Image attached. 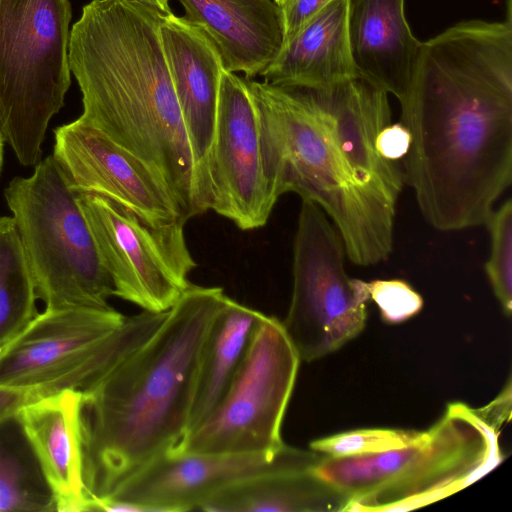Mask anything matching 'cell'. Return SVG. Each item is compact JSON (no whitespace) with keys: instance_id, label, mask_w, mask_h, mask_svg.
I'll list each match as a JSON object with an SVG mask.
<instances>
[{"instance_id":"obj_1","label":"cell","mask_w":512,"mask_h":512,"mask_svg":"<svg viewBox=\"0 0 512 512\" xmlns=\"http://www.w3.org/2000/svg\"><path fill=\"white\" fill-rule=\"evenodd\" d=\"M400 122L404 180L426 222L485 225L512 182V22L468 20L422 42Z\"/></svg>"},{"instance_id":"obj_2","label":"cell","mask_w":512,"mask_h":512,"mask_svg":"<svg viewBox=\"0 0 512 512\" xmlns=\"http://www.w3.org/2000/svg\"><path fill=\"white\" fill-rule=\"evenodd\" d=\"M164 17L131 0H92L69 39L81 119L152 167L183 219L209 210L162 47Z\"/></svg>"},{"instance_id":"obj_3","label":"cell","mask_w":512,"mask_h":512,"mask_svg":"<svg viewBox=\"0 0 512 512\" xmlns=\"http://www.w3.org/2000/svg\"><path fill=\"white\" fill-rule=\"evenodd\" d=\"M226 296L191 284L146 343L80 390L91 499L108 496L186 434L203 347Z\"/></svg>"},{"instance_id":"obj_4","label":"cell","mask_w":512,"mask_h":512,"mask_svg":"<svg viewBox=\"0 0 512 512\" xmlns=\"http://www.w3.org/2000/svg\"><path fill=\"white\" fill-rule=\"evenodd\" d=\"M245 81L258 115L266 173L277 196L294 192L319 205L352 263L371 266L387 260L396 207L356 182L308 91Z\"/></svg>"},{"instance_id":"obj_5","label":"cell","mask_w":512,"mask_h":512,"mask_svg":"<svg viewBox=\"0 0 512 512\" xmlns=\"http://www.w3.org/2000/svg\"><path fill=\"white\" fill-rule=\"evenodd\" d=\"M499 429L464 403L448 405L416 442L380 453L324 455L313 472L341 492L344 511L417 509L451 496L502 460Z\"/></svg>"},{"instance_id":"obj_6","label":"cell","mask_w":512,"mask_h":512,"mask_svg":"<svg viewBox=\"0 0 512 512\" xmlns=\"http://www.w3.org/2000/svg\"><path fill=\"white\" fill-rule=\"evenodd\" d=\"M45 309L110 308L113 285L76 193L53 155L4 191Z\"/></svg>"},{"instance_id":"obj_7","label":"cell","mask_w":512,"mask_h":512,"mask_svg":"<svg viewBox=\"0 0 512 512\" xmlns=\"http://www.w3.org/2000/svg\"><path fill=\"white\" fill-rule=\"evenodd\" d=\"M69 0H0V132L35 166L71 84Z\"/></svg>"},{"instance_id":"obj_8","label":"cell","mask_w":512,"mask_h":512,"mask_svg":"<svg viewBox=\"0 0 512 512\" xmlns=\"http://www.w3.org/2000/svg\"><path fill=\"white\" fill-rule=\"evenodd\" d=\"M167 311L125 317L113 308L45 309L0 350V386L41 396L82 390L137 351Z\"/></svg>"},{"instance_id":"obj_9","label":"cell","mask_w":512,"mask_h":512,"mask_svg":"<svg viewBox=\"0 0 512 512\" xmlns=\"http://www.w3.org/2000/svg\"><path fill=\"white\" fill-rule=\"evenodd\" d=\"M300 357L282 322L264 314L242 361L212 413L170 451L275 456Z\"/></svg>"},{"instance_id":"obj_10","label":"cell","mask_w":512,"mask_h":512,"mask_svg":"<svg viewBox=\"0 0 512 512\" xmlns=\"http://www.w3.org/2000/svg\"><path fill=\"white\" fill-rule=\"evenodd\" d=\"M293 252L292 298L281 322L300 360L310 362L364 329L369 286L347 274L342 239L312 201L302 200Z\"/></svg>"},{"instance_id":"obj_11","label":"cell","mask_w":512,"mask_h":512,"mask_svg":"<svg viewBox=\"0 0 512 512\" xmlns=\"http://www.w3.org/2000/svg\"><path fill=\"white\" fill-rule=\"evenodd\" d=\"M113 296L150 312L168 311L189 288L197 266L188 249L185 222L153 227L96 194L78 193Z\"/></svg>"},{"instance_id":"obj_12","label":"cell","mask_w":512,"mask_h":512,"mask_svg":"<svg viewBox=\"0 0 512 512\" xmlns=\"http://www.w3.org/2000/svg\"><path fill=\"white\" fill-rule=\"evenodd\" d=\"M207 180L210 210L241 230L264 226L279 199L266 173L258 115L246 81L225 69Z\"/></svg>"},{"instance_id":"obj_13","label":"cell","mask_w":512,"mask_h":512,"mask_svg":"<svg viewBox=\"0 0 512 512\" xmlns=\"http://www.w3.org/2000/svg\"><path fill=\"white\" fill-rule=\"evenodd\" d=\"M324 454L285 446L264 454H194L169 451L144 466L106 497L141 512L199 510L213 496L247 478L286 469H313Z\"/></svg>"},{"instance_id":"obj_14","label":"cell","mask_w":512,"mask_h":512,"mask_svg":"<svg viewBox=\"0 0 512 512\" xmlns=\"http://www.w3.org/2000/svg\"><path fill=\"white\" fill-rule=\"evenodd\" d=\"M53 157L76 193L103 196L153 226L183 219L164 179L80 117L54 130Z\"/></svg>"},{"instance_id":"obj_15","label":"cell","mask_w":512,"mask_h":512,"mask_svg":"<svg viewBox=\"0 0 512 512\" xmlns=\"http://www.w3.org/2000/svg\"><path fill=\"white\" fill-rule=\"evenodd\" d=\"M304 89L320 109L356 182L372 195L396 206L405 183L403 170L399 163L384 159L376 150L379 132L391 123L388 93L360 75L328 86Z\"/></svg>"},{"instance_id":"obj_16","label":"cell","mask_w":512,"mask_h":512,"mask_svg":"<svg viewBox=\"0 0 512 512\" xmlns=\"http://www.w3.org/2000/svg\"><path fill=\"white\" fill-rule=\"evenodd\" d=\"M59 512L91 511L84 478L82 392L63 389L23 406L15 417Z\"/></svg>"},{"instance_id":"obj_17","label":"cell","mask_w":512,"mask_h":512,"mask_svg":"<svg viewBox=\"0 0 512 512\" xmlns=\"http://www.w3.org/2000/svg\"><path fill=\"white\" fill-rule=\"evenodd\" d=\"M160 37L189 143L209 199L207 161L223 65L208 35L185 17L162 19Z\"/></svg>"},{"instance_id":"obj_18","label":"cell","mask_w":512,"mask_h":512,"mask_svg":"<svg viewBox=\"0 0 512 512\" xmlns=\"http://www.w3.org/2000/svg\"><path fill=\"white\" fill-rule=\"evenodd\" d=\"M178 1L184 17L213 42L226 71L249 80L262 76L282 49V11L273 0Z\"/></svg>"},{"instance_id":"obj_19","label":"cell","mask_w":512,"mask_h":512,"mask_svg":"<svg viewBox=\"0 0 512 512\" xmlns=\"http://www.w3.org/2000/svg\"><path fill=\"white\" fill-rule=\"evenodd\" d=\"M405 0H351L348 39L357 73L400 101L409 88L422 42L405 17Z\"/></svg>"},{"instance_id":"obj_20","label":"cell","mask_w":512,"mask_h":512,"mask_svg":"<svg viewBox=\"0 0 512 512\" xmlns=\"http://www.w3.org/2000/svg\"><path fill=\"white\" fill-rule=\"evenodd\" d=\"M351 0H332L286 41L262 74L286 87L319 88L359 75L349 47Z\"/></svg>"},{"instance_id":"obj_21","label":"cell","mask_w":512,"mask_h":512,"mask_svg":"<svg viewBox=\"0 0 512 512\" xmlns=\"http://www.w3.org/2000/svg\"><path fill=\"white\" fill-rule=\"evenodd\" d=\"M348 499L313 469H286L253 476L222 490L200 507L207 512H334Z\"/></svg>"},{"instance_id":"obj_22","label":"cell","mask_w":512,"mask_h":512,"mask_svg":"<svg viewBox=\"0 0 512 512\" xmlns=\"http://www.w3.org/2000/svg\"><path fill=\"white\" fill-rule=\"evenodd\" d=\"M263 316L226 296L203 347L186 433L201 424L222 399Z\"/></svg>"},{"instance_id":"obj_23","label":"cell","mask_w":512,"mask_h":512,"mask_svg":"<svg viewBox=\"0 0 512 512\" xmlns=\"http://www.w3.org/2000/svg\"><path fill=\"white\" fill-rule=\"evenodd\" d=\"M36 291L12 216H0V350L38 314Z\"/></svg>"},{"instance_id":"obj_24","label":"cell","mask_w":512,"mask_h":512,"mask_svg":"<svg viewBox=\"0 0 512 512\" xmlns=\"http://www.w3.org/2000/svg\"><path fill=\"white\" fill-rule=\"evenodd\" d=\"M491 248L485 271L505 315L512 312V200L508 198L488 218Z\"/></svg>"},{"instance_id":"obj_25","label":"cell","mask_w":512,"mask_h":512,"mask_svg":"<svg viewBox=\"0 0 512 512\" xmlns=\"http://www.w3.org/2000/svg\"><path fill=\"white\" fill-rule=\"evenodd\" d=\"M424 431L402 429H358L314 440L310 449L331 457L380 453L418 441Z\"/></svg>"},{"instance_id":"obj_26","label":"cell","mask_w":512,"mask_h":512,"mask_svg":"<svg viewBox=\"0 0 512 512\" xmlns=\"http://www.w3.org/2000/svg\"><path fill=\"white\" fill-rule=\"evenodd\" d=\"M49 490L39 488L21 461L0 446V511H53Z\"/></svg>"},{"instance_id":"obj_27","label":"cell","mask_w":512,"mask_h":512,"mask_svg":"<svg viewBox=\"0 0 512 512\" xmlns=\"http://www.w3.org/2000/svg\"><path fill=\"white\" fill-rule=\"evenodd\" d=\"M369 296L387 323H400L416 315L423 299L407 282L400 279L368 282Z\"/></svg>"},{"instance_id":"obj_28","label":"cell","mask_w":512,"mask_h":512,"mask_svg":"<svg viewBox=\"0 0 512 512\" xmlns=\"http://www.w3.org/2000/svg\"><path fill=\"white\" fill-rule=\"evenodd\" d=\"M332 0H288L281 6L284 43ZM283 43V44H284Z\"/></svg>"},{"instance_id":"obj_29","label":"cell","mask_w":512,"mask_h":512,"mask_svg":"<svg viewBox=\"0 0 512 512\" xmlns=\"http://www.w3.org/2000/svg\"><path fill=\"white\" fill-rule=\"evenodd\" d=\"M410 144L411 136L405 125L391 122L379 132L376 150L384 159L398 163L407 155Z\"/></svg>"},{"instance_id":"obj_30","label":"cell","mask_w":512,"mask_h":512,"mask_svg":"<svg viewBox=\"0 0 512 512\" xmlns=\"http://www.w3.org/2000/svg\"><path fill=\"white\" fill-rule=\"evenodd\" d=\"M39 397L36 390L0 386V425L15 418L23 406Z\"/></svg>"},{"instance_id":"obj_31","label":"cell","mask_w":512,"mask_h":512,"mask_svg":"<svg viewBox=\"0 0 512 512\" xmlns=\"http://www.w3.org/2000/svg\"><path fill=\"white\" fill-rule=\"evenodd\" d=\"M477 412L491 425L500 428L508 422L511 416V383L508 380L505 389L487 406L476 409Z\"/></svg>"},{"instance_id":"obj_32","label":"cell","mask_w":512,"mask_h":512,"mask_svg":"<svg viewBox=\"0 0 512 512\" xmlns=\"http://www.w3.org/2000/svg\"><path fill=\"white\" fill-rule=\"evenodd\" d=\"M137 2L161 15L168 17L173 14L170 8L169 0H131Z\"/></svg>"},{"instance_id":"obj_33","label":"cell","mask_w":512,"mask_h":512,"mask_svg":"<svg viewBox=\"0 0 512 512\" xmlns=\"http://www.w3.org/2000/svg\"><path fill=\"white\" fill-rule=\"evenodd\" d=\"M4 139H3V136L0 132V171H1V168H2V163H3V148H4Z\"/></svg>"},{"instance_id":"obj_34","label":"cell","mask_w":512,"mask_h":512,"mask_svg":"<svg viewBox=\"0 0 512 512\" xmlns=\"http://www.w3.org/2000/svg\"><path fill=\"white\" fill-rule=\"evenodd\" d=\"M275 3H277L280 7L284 5L288 0H273Z\"/></svg>"}]
</instances>
